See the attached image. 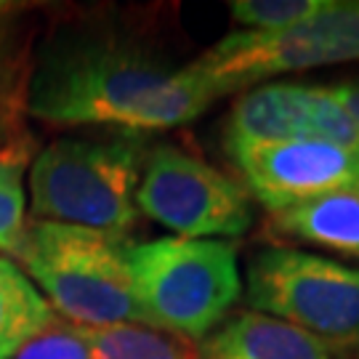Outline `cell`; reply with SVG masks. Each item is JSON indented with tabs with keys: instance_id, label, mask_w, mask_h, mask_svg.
<instances>
[{
	"instance_id": "1",
	"label": "cell",
	"mask_w": 359,
	"mask_h": 359,
	"mask_svg": "<svg viewBox=\"0 0 359 359\" xmlns=\"http://www.w3.org/2000/svg\"><path fill=\"white\" fill-rule=\"evenodd\" d=\"M192 65L173 67L112 29H59L32 51L27 117L53 128L152 133L192 123L213 104Z\"/></svg>"
},
{
	"instance_id": "2",
	"label": "cell",
	"mask_w": 359,
	"mask_h": 359,
	"mask_svg": "<svg viewBox=\"0 0 359 359\" xmlns=\"http://www.w3.org/2000/svg\"><path fill=\"white\" fill-rule=\"evenodd\" d=\"M149 144L144 133L102 130L43 147L29 165V218L128 234Z\"/></svg>"
},
{
	"instance_id": "3",
	"label": "cell",
	"mask_w": 359,
	"mask_h": 359,
	"mask_svg": "<svg viewBox=\"0 0 359 359\" xmlns=\"http://www.w3.org/2000/svg\"><path fill=\"white\" fill-rule=\"evenodd\" d=\"M130 245L128 234L29 218L13 264L72 325H147L133 295Z\"/></svg>"
},
{
	"instance_id": "4",
	"label": "cell",
	"mask_w": 359,
	"mask_h": 359,
	"mask_svg": "<svg viewBox=\"0 0 359 359\" xmlns=\"http://www.w3.org/2000/svg\"><path fill=\"white\" fill-rule=\"evenodd\" d=\"M133 295L149 327L205 341L243 295L237 250L226 240L157 237L130 245Z\"/></svg>"
},
{
	"instance_id": "5",
	"label": "cell",
	"mask_w": 359,
	"mask_h": 359,
	"mask_svg": "<svg viewBox=\"0 0 359 359\" xmlns=\"http://www.w3.org/2000/svg\"><path fill=\"white\" fill-rule=\"evenodd\" d=\"M359 62V0H327L285 32H231L189 62L213 99L285 72Z\"/></svg>"
},
{
	"instance_id": "6",
	"label": "cell",
	"mask_w": 359,
	"mask_h": 359,
	"mask_svg": "<svg viewBox=\"0 0 359 359\" xmlns=\"http://www.w3.org/2000/svg\"><path fill=\"white\" fill-rule=\"evenodd\" d=\"M250 311L283 320L335 348H359V266L301 248H264L248 264Z\"/></svg>"
},
{
	"instance_id": "7",
	"label": "cell",
	"mask_w": 359,
	"mask_h": 359,
	"mask_svg": "<svg viewBox=\"0 0 359 359\" xmlns=\"http://www.w3.org/2000/svg\"><path fill=\"white\" fill-rule=\"evenodd\" d=\"M136 208L187 240L243 237L253 226V197L243 181L176 144L149 147Z\"/></svg>"
},
{
	"instance_id": "8",
	"label": "cell",
	"mask_w": 359,
	"mask_h": 359,
	"mask_svg": "<svg viewBox=\"0 0 359 359\" xmlns=\"http://www.w3.org/2000/svg\"><path fill=\"white\" fill-rule=\"evenodd\" d=\"M245 189L280 213L333 194H359V147L295 139L231 157Z\"/></svg>"
},
{
	"instance_id": "9",
	"label": "cell",
	"mask_w": 359,
	"mask_h": 359,
	"mask_svg": "<svg viewBox=\"0 0 359 359\" xmlns=\"http://www.w3.org/2000/svg\"><path fill=\"white\" fill-rule=\"evenodd\" d=\"M295 139H311L304 83H264L245 90L231 107L226 123L229 157Z\"/></svg>"
},
{
	"instance_id": "10",
	"label": "cell",
	"mask_w": 359,
	"mask_h": 359,
	"mask_svg": "<svg viewBox=\"0 0 359 359\" xmlns=\"http://www.w3.org/2000/svg\"><path fill=\"white\" fill-rule=\"evenodd\" d=\"M197 348L200 359H344L327 341L258 311L229 317Z\"/></svg>"
},
{
	"instance_id": "11",
	"label": "cell",
	"mask_w": 359,
	"mask_h": 359,
	"mask_svg": "<svg viewBox=\"0 0 359 359\" xmlns=\"http://www.w3.org/2000/svg\"><path fill=\"white\" fill-rule=\"evenodd\" d=\"M269 231L359 261V194H333L271 213Z\"/></svg>"
},
{
	"instance_id": "12",
	"label": "cell",
	"mask_w": 359,
	"mask_h": 359,
	"mask_svg": "<svg viewBox=\"0 0 359 359\" xmlns=\"http://www.w3.org/2000/svg\"><path fill=\"white\" fill-rule=\"evenodd\" d=\"M29 67L32 46L25 6L0 3V152L32 136L25 126Z\"/></svg>"
},
{
	"instance_id": "13",
	"label": "cell",
	"mask_w": 359,
	"mask_h": 359,
	"mask_svg": "<svg viewBox=\"0 0 359 359\" xmlns=\"http://www.w3.org/2000/svg\"><path fill=\"white\" fill-rule=\"evenodd\" d=\"M53 320L56 311L35 283L11 258L0 256V359H11Z\"/></svg>"
},
{
	"instance_id": "14",
	"label": "cell",
	"mask_w": 359,
	"mask_h": 359,
	"mask_svg": "<svg viewBox=\"0 0 359 359\" xmlns=\"http://www.w3.org/2000/svg\"><path fill=\"white\" fill-rule=\"evenodd\" d=\"M90 359H200L197 344L149 325L86 327Z\"/></svg>"
},
{
	"instance_id": "15",
	"label": "cell",
	"mask_w": 359,
	"mask_h": 359,
	"mask_svg": "<svg viewBox=\"0 0 359 359\" xmlns=\"http://www.w3.org/2000/svg\"><path fill=\"white\" fill-rule=\"evenodd\" d=\"M35 139L13 144L0 152V253L16 258L27 234V197L25 173L35 160Z\"/></svg>"
},
{
	"instance_id": "16",
	"label": "cell",
	"mask_w": 359,
	"mask_h": 359,
	"mask_svg": "<svg viewBox=\"0 0 359 359\" xmlns=\"http://www.w3.org/2000/svg\"><path fill=\"white\" fill-rule=\"evenodd\" d=\"M327 0H234L229 13L245 32H285L320 13Z\"/></svg>"
},
{
	"instance_id": "17",
	"label": "cell",
	"mask_w": 359,
	"mask_h": 359,
	"mask_svg": "<svg viewBox=\"0 0 359 359\" xmlns=\"http://www.w3.org/2000/svg\"><path fill=\"white\" fill-rule=\"evenodd\" d=\"M11 359H90L86 327L56 317L46 330L29 338Z\"/></svg>"
},
{
	"instance_id": "18",
	"label": "cell",
	"mask_w": 359,
	"mask_h": 359,
	"mask_svg": "<svg viewBox=\"0 0 359 359\" xmlns=\"http://www.w3.org/2000/svg\"><path fill=\"white\" fill-rule=\"evenodd\" d=\"M327 90H330V96H333L335 102L344 107V112L348 115V120L354 123V128H357V133H359V75H351V77L338 80V83H330Z\"/></svg>"
}]
</instances>
